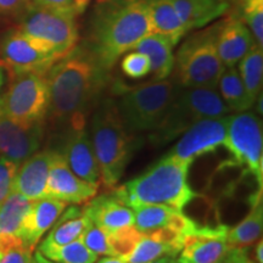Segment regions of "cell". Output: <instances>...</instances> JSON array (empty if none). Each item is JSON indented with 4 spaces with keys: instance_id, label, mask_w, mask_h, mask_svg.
<instances>
[{
    "instance_id": "cell-1",
    "label": "cell",
    "mask_w": 263,
    "mask_h": 263,
    "mask_svg": "<svg viewBox=\"0 0 263 263\" xmlns=\"http://www.w3.org/2000/svg\"><path fill=\"white\" fill-rule=\"evenodd\" d=\"M105 73L90 49L76 47L55 62L45 73L50 93L48 115L52 122L66 129L84 128L104 88Z\"/></svg>"
},
{
    "instance_id": "cell-2",
    "label": "cell",
    "mask_w": 263,
    "mask_h": 263,
    "mask_svg": "<svg viewBox=\"0 0 263 263\" xmlns=\"http://www.w3.org/2000/svg\"><path fill=\"white\" fill-rule=\"evenodd\" d=\"M153 33L146 0H112L97 12L90 51L105 70Z\"/></svg>"
},
{
    "instance_id": "cell-3",
    "label": "cell",
    "mask_w": 263,
    "mask_h": 263,
    "mask_svg": "<svg viewBox=\"0 0 263 263\" xmlns=\"http://www.w3.org/2000/svg\"><path fill=\"white\" fill-rule=\"evenodd\" d=\"M192 164L167 153L145 172L114 189V193L130 209L141 205H166L183 211L197 196L188 183Z\"/></svg>"
},
{
    "instance_id": "cell-4",
    "label": "cell",
    "mask_w": 263,
    "mask_h": 263,
    "mask_svg": "<svg viewBox=\"0 0 263 263\" xmlns=\"http://www.w3.org/2000/svg\"><path fill=\"white\" fill-rule=\"evenodd\" d=\"M89 137L100 172V182L108 189L116 188L133 151V136L127 132L114 100H105L94 111Z\"/></svg>"
},
{
    "instance_id": "cell-5",
    "label": "cell",
    "mask_w": 263,
    "mask_h": 263,
    "mask_svg": "<svg viewBox=\"0 0 263 263\" xmlns=\"http://www.w3.org/2000/svg\"><path fill=\"white\" fill-rule=\"evenodd\" d=\"M229 112V108L216 89L177 88L162 122L155 130L151 132L150 140L155 145H164L203 118L221 117Z\"/></svg>"
},
{
    "instance_id": "cell-6",
    "label": "cell",
    "mask_w": 263,
    "mask_h": 263,
    "mask_svg": "<svg viewBox=\"0 0 263 263\" xmlns=\"http://www.w3.org/2000/svg\"><path fill=\"white\" fill-rule=\"evenodd\" d=\"M176 89L173 82L167 80L122 89L114 103L128 133L137 136L155 130L162 122Z\"/></svg>"
},
{
    "instance_id": "cell-7",
    "label": "cell",
    "mask_w": 263,
    "mask_h": 263,
    "mask_svg": "<svg viewBox=\"0 0 263 263\" xmlns=\"http://www.w3.org/2000/svg\"><path fill=\"white\" fill-rule=\"evenodd\" d=\"M218 28L219 25L196 32L180 45L174 67L182 87L217 89L226 68L217 50Z\"/></svg>"
},
{
    "instance_id": "cell-8",
    "label": "cell",
    "mask_w": 263,
    "mask_h": 263,
    "mask_svg": "<svg viewBox=\"0 0 263 263\" xmlns=\"http://www.w3.org/2000/svg\"><path fill=\"white\" fill-rule=\"evenodd\" d=\"M74 11H60L31 3L22 12L20 31L62 59L77 47L80 32Z\"/></svg>"
},
{
    "instance_id": "cell-9",
    "label": "cell",
    "mask_w": 263,
    "mask_h": 263,
    "mask_svg": "<svg viewBox=\"0 0 263 263\" xmlns=\"http://www.w3.org/2000/svg\"><path fill=\"white\" fill-rule=\"evenodd\" d=\"M50 105L45 74L25 73L14 77L0 98V114L24 126L44 123Z\"/></svg>"
},
{
    "instance_id": "cell-10",
    "label": "cell",
    "mask_w": 263,
    "mask_h": 263,
    "mask_svg": "<svg viewBox=\"0 0 263 263\" xmlns=\"http://www.w3.org/2000/svg\"><path fill=\"white\" fill-rule=\"evenodd\" d=\"M224 147L232 155L233 166L244 167L254 176L258 188L263 183L262 121L252 111L229 115Z\"/></svg>"
},
{
    "instance_id": "cell-11",
    "label": "cell",
    "mask_w": 263,
    "mask_h": 263,
    "mask_svg": "<svg viewBox=\"0 0 263 263\" xmlns=\"http://www.w3.org/2000/svg\"><path fill=\"white\" fill-rule=\"evenodd\" d=\"M58 60L60 59L54 52L20 29L10 32L0 43V65L11 77L25 73L45 74Z\"/></svg>"
},
{
    "instance_id": "cell-12",
    "label": "cell",
    "mask_w": 263,
    "mask_h": 263,
    "mask_svg": "<svg viewBox=\"0 0 263 263\" xmlns=\"http://www.w3.org/2000/svg\"><path fill=\"white\" fill-rule=\"evenodd\" d=\"M228 122L229 115L203 118L184 132L178 143L168 153L190 163L199 157L215 153L224 146Z\"/></svg>"
},
{
    "instance_id": "cell-13",
    "label": "cell",
    "mask_w": 263,
    "mask_h": 263,
    "mask_svg": "<svg viewBox=\"0 0 263 263\" xmlns=\"http://www.w3.org/2000/svg\"><path fill=\"white\" fill-rule=\"evenodd\" d=\"M228 229L226 224H197L184 239L179 258L185 263H223L230 250Z\"/></svg>"
},
{
    "instance_id": "cell-14",
    "label": "cell",
    "mask_w": 263,
    "mask_h": 263,
    "mask_svg": "<svg viewBox=\"0 0 263 263\" xmlns=\"http://www.w3.org/2000/svg\"><path fill=\"white\" fill-rule=\"evenodd\" d=\"M100 184L88 183L72 172L59 150L55 153L49 168L45 197L66 203L82 205L97 195Z\"/></svg>"
},
{
    "instance_id": "cell-15",
    "label": "cell",
    "mask_w": 263,
    "mask_h": 263,
    "mask_svg": "<svg viewBox=\"0 0 263 263\" xmlns=\"http://www.w3.org/2000/svg\"><path fill=\"white\" fill-rule=\"evenodd\" d=\"M44 138V123L24 126L0 114V156L24 162L37 153Z\"/></svg>"
},
{
    "instance_id": "cell-16",
    "label": "cell",
    "mask_w": 263,
    "mask_h": 263,
    "mask_svg": "<svg viewBox=\"0 0 263 263\" xmlns=\"http://www.w3.org/2000/svg\"><path fill=\"white\" fill-rule=\"evenodd\" d=\"M59 153L76 176L88 183L100 184V172L87 128L66 130L64 145Z\"/></svg>"
},
{
    "instance_id": "cell-17",
    "label": "cell",
    "mask_w": 263,
    "mask_h": 263,
    "mask_svg": "<svg viewBox=\"0 0 263 263\" xmlns=\"http://www.w3.org/2000/svg\"><path fill=\"white\" fill-rule=\"evenodd\" d=\"M57 150L37 151L20 163L12 183V192L31 201L45 197L49 168Z\"/></svg>"
},
{
    "instance_id": "cell-18",
    "label": "cell",
    "mask_w": 263,
    "mask_h": 263,
    "mask_svg": "<svg viewBox=\"0 0 263 263\" xmlns=\"http://www.w3.org/2000/svg\"><path fill=\"white\" fill-rule=\"evenodd\" d=\"M255 44L254 35L241 18H227L217 33V50L224 67H235Z\"/></svg>"
},
{
    "instance_id": "cell-19",
    "label": "cell",
    "mask_w": 263,
    "mask_h": 263,
    "mask_svg": "<svg viewBox=\"0 0 263 263\" xmlns=\"http://www.w3.org/2000/svg\"><path fill=\"white\" fill-rule=\"evenodd\" d=\"M68 203L50 197L34 200L22 222L20 238L34 251L42 236L54 226Z\"/></svg>"
},
{
    "instance_id": "cell-20",
    "label": "cell",
    "mask_w": 263,
    "mask_h": 263,
    "mask_svg": "<svg viewBox=\"0 0 263 263\" xmlns=\"http://www.w3.org/2000/svg\"><path fill=\"white\" fill-rule=\"evenodd\" d=\"M85 215L95 226L100 227L107 233L123 227L134 226V211L124 205L114 192L91 197L83 206Z\"/></svg>"
},
{
    "instance_id": "cell-21",
    "label": "cell",
    "mask_w": 263,
    "mask_h": 263,
    "mask_svg": "<svg viewBox=\"0 0 263 263\" xmlns=\"http://www.w3.org/2000/svg\"><path fill=\"white\" fill-rule=\"evenodd\" d=\"M31 205V200L14 192L0 205V255L18 246H27L20 238V232Z\"/></svg>"
},
{
    "instance_id": "cell-22",
    "label": "cell",
    "mask_w": 263,
    "mask_h": 263,
    "mask_svg": "<svg viewBox=\"0 0 263 263\" xmlns=\"http://www.w3.org/2000/svg\"><path fill=\"white\" fill-rule=\"evenodd\" d=\"M171 3L188 32L211 24L229 8L226 0H171Z\"/></svg>"
},
{
    "instance_id": "cell-23",
    "label": "cell",
    "mask_w": 263,
    "mask_h": 263,
    "mask_svg": "<svg viewBox=\"0 0 263 263\" xmlns=\"http://www.w3.org/2000/svg\"><path fill=\"white\" fill-rule=\"evenodd\" d=\"M176 44L166 35L159 33H150L139 43L133 50L143 52L149 58L151 71L155 81L166 80L174 68L173 48Z\"/></svg>"
},
{
    "instance_id": "cell-24",
    "label": "cell",
    "mask_w": 263,
    "mask_h": 263,
    "mask_svg": "<svg viewBox=\"0 0 263 263\" xmlns=\"http://www.w3.org/2000/svg\"><path fill=\"white\" fill-rule=\"evenodd\" d=\"M251 210L241 222L228 229L227 242L230 248H250L261 238L263 229L262 188L250 197Z\"/></svg>"
},
{
    "instance_id": "cell-25",
    "label": "cell",
    "mask_w": 263,
    "mask_h": 263,
    "mask_svg": "<svg viewBox=\"0 0 263 263\" xmlns=\"http://www.w3.org/2000/svg\"><path fill=\"white\" fill-rule=\"evenodd\" d=\"M90 218L85 215L83 207L77 205L66 207L58 221L51 227L50 232L41 244L43 245H65L73 240L80 239L84 230L89 227Z\"/></svg>"
},
{
    "instance_id": "cell-26",
    "label": "cell",
    "mask_w": 263,
    "mask_h": 263,
    "mask_svg": "<svg viewBox=\"0 0 263 263\" xmlns=\"http://www.w3.org/2000/svg\"><path fill=\"white\" fill-rule=\"evenodd\" d=\"M153 33L166 35L174 44L188 33L171 0H146Z\"/></svg>"
},
{
    "instance_id": "cell-27",
    "label": "cell",
    "mask_w": 263,
    "mask_h": 263,
    "mask_svg": "<svg viewBox=\"0 0 263 263\" xmlns=\"http://www.w3.org/2000/svg\"><path fill=\"white\" fill-rule=\"evenodd\" d=\"M217 87H219V95L229 111L244 112V111L250 110L256 103L249 94V91L246 90L238 68H224L219 77Z\"/></svg>"
},
{
    "instance_id": "cell-28",
    "label": "cell",
    "mask_w": 263,
    "mask_h": 263,
    "mask_svg": "<svg viewBox=\"0 0 263 263\" xmlns=\"http://www.w3.org/2000/svg\"><path fill=\"white\" fill-rule=\"evenodd\" d=\"M38 252L50 261L59 263H95L99 257L85 246L81 238L65 245L39 244Z\"/></svg>"
},
{
    "instance_id": "cell-29",
    "label": "cell",
    "mask_w": 263,
    "mask_h": 263,
    "mask_svg": "<svg viewBox=\"0 0 263 263\" xmlns=\"http://www.w3.org/2000/svg\"><path fill=\"white\" fill-rule=\"evenodd\" d=\"M239 73L246 90L256 101L262 93L263 83V49L257 44L252 45L250 51L239 62Z\"/></svg>"
},
{
    "instance_id": "cell-30",
    "label": "cell",
    "mask_w": 263,
    "mask_h": 263,
    "mask_svg": "<svg viewBox=\"0 0 263 263\" xmlns=\"http://www.w3.org/2000/svg\"><path fill=\"white\" fill-rule=\"evenodd\" d=\"M134 227L143 234L168 224L171 217L177 210L166 205H141L133 209Z\"/></svg>"
},
{
    "instance_id": "cell-31",
    "label": "cell",
    "mask_w": 263,
    "mask_h": 263,
    "mask_svg": "<svg viewBox=\"0 0 263 263\" xmlns=\"http://www.w3.org/2000/svg\"><path fill=\"white\" fill-rule=\"evenodd\" d=\"M143 236L134 226H128L107 233L110 256L127 259Z\"/></svg>"
},
{
    "instance_id": "cell-32",
    "label": "cell",
    "mask_w": 263,
    "mask_h": 263,
    "mask_svg": "<svg viewBox=\"0 0 263 263\" xmlns=\"http://www.w3.org/2000/svg\"><path fill=\"white\" fill-rule=\"evenodd\" d=\"M166 255L176 257L168 246L162 244L159 240L151 238L149 234H143L136 249L126 261L128 263H147Z\"/></svg>"
},
{
    "instance_id": "cell-33",
    "label": "cell",
    "mask_w": 263,
    "mask_h": 263,
    "mask_svg": "<svg viewBox=\"0 0 263 263\" xmlns=\"http://www.w3.org/2000/svg\"><path fill=\"white\" fill-rule=\"evenodd\" d=\"M241 20L248 26L255 43L263 48V0H240Z\"/></svg>"
},
{
    "instance_id": "cell-34",
    "label": "cell",
    "mask_w": 263,
    "mask_h": 263,
    "mask_svg": "<svg viewBox=\"0 0 263 263\" xmlns=\"http://www.w3.org/2000/svg\"><path fill=\"white\" fill-rule=\"evenodd\" d=\"M121 68L127 77L132 80H139L150 73L151 66L149 58L139 51H132L123 58L121 62Z\"/></svg>"
},
{
    "instance_id": "cell-35",
    "label": "cell",
    "mask_w": 263,
    "mask_h": 263,
    "mask_svg": "<svg viewBox=\"0 0 263 263\" xmlns=\"http://www.w3.org/2000/svg\"><path fill=\"white\" fill-rule=\"evenodd\" d=\"M82 241L85 246L98 256H110V248H108L107 232L100 227L90 223L89 227L84 230L81 236Z\"/></svg>"
},
{
    "instance_id": "cell-36",
    "label": "cell",
    "mask_w": 263,
    "mask_h": 263,
    "mask_svg": "<svg viewBox=\"0 0 263 263\" xmlns=\"http://www.w3.org/2000/svg\"><path fill=\"white\" fill-rule=\"evenodd\" d=\"M20 164L0 156V205L12 192L15 174Z\"/></svg>"
},
{
    "instance_id": "cell-37",
    "label": "cell",
    "mask_w": 263,
    "mask_h": 263,
    "mask_svg": "<svg viewBox=\"0 0 263 263\" xmlns=\"http://www.w3.org/2000/svg\"><path fill=\"white\" fill-rule=\"evenodd\" d=\"M0 263H34L33 250L27 246H18L0 255Z\"/></svg>"
},
{
    "instance_id": "cell-38",
    "label": "cell",
    "mask_w": 263,
    "mask_h": 263,
    "mask_svg": "<svg viewBox=\"0 0 263 263\" xmlns=\"http://www.w3.org/2000/svg\"><path fill=\"white\" fill-rule=\"evenodd\" d=\"M31 0H0V16H10L24 12Z\"/></svg>"
},
{
    "instance_id": "cell-39",
    "label": "cell",
    "mask_w": 263,
    "mask_h": 263,
    "mask_svg": "<svg viewBox=\"0 0 263 263\" xmlns=\"http://www.w3.org/2000/svg\"><path fill=\"white\" fill-rule=\"evenodd\" d=\"M223 263H256L249 255V248H230Z\"/></svg>"
},
{
    "instance_id": "cell-40",
    "label": "cell",
    "mask_w": 263,
    "mask_h": 263,
    "mask_svg": "<svg viewBox=\"0 0 263 263\" xmlns=\"http://www.w3.org/2000/svg\"><path fill=\"white\" fill-rule=\"evenodd\" d=\"M35 5L60 11H73V0H33Z\"/></svg>"
},
{
    "instance_id": "cell-41",
    "label": "cell",
    "mask_w": 263,
    "mask_h": 263,
    "mask_svg": "<svg viewBox=\"0 0 263 263\" xmlns=\"http://www.w3.org/2000/svg\"><path fill=\"white\" fill-rule=\"evenodd\" d=\"M90 4V0H73V11L76 15H82Z\"/></svg>"
},
{
    "instance_id": "cell-42",
    "label": "cell",
    "mask_w": 263,
    "mask_h": 263,
    "mask_svg": "<svg viewBox=\"0 0 263 263\" xmlns=\"http://www.w3.org/2000/svg\"><path fill=\"white\" fill-rule=\"evenodd\" d=\"M254 261L256 263H263V242H262V239H259V241L255 246Z\"/></svg>"
},
{
    "instance_id": "cell-43",
    "label": "cell",
    "mask_w": 263,
    "mask_h": 263,
    "mask_svg": "<svg viewBox=\"0 0 263 263\" xmlns=\"http://www.w3.org/2000/svg\"><path fill=\"white\" fill-rule=\"evenodd\" d=\"M95 263H128L126 259L115 257V256H105L103 258H99Z\"/></svg>"
},
{
    "instance_id": "cell-44",
    "label": "cell",
    "mask_w": 263,
    "mask_h": 263,
    "mask_svg": "<svg viewBox=\"0 0 263 263\" xmlns=\"http://www.w3.org/2000/svg\"><path fill=\"white\" fill-rule=\"evenodd\" d=\"M34 263H59V262H54V261H50V259H48L47 257H44L41 252H35L34 255Z\"/></svg>"
},
{
    "instance_id": "cell-45",
    "label": "cell",
    "mask_w": 263,
    "mask_h": 263,
    "mask_svg": "<svg viewBox=\"0 0 263 263\" xmlns=\"http://www.w3.org/2000/svg\"><path fill=\"white\" fill-rule=\"evenodd\" d=\"M173 258H176V257H172V256L166 255V256H161V257H159V258L153 259V261H150L147 263H171L173 261Z\"/></svg>"
},
{
    "instance_id": "cell-46",
    "label": "cell",
    "mask_w": 263,
    "mask_h": 263,
    "mask_svg": "<svg viewBox=\"0 0 263 263\" xmlns=\"http://www.w3.org/2000/svg\"><path fill=\"white\" fill-rule=\"evenodd\" d=\"M4 82H5L4 68H3L2 65H0V98H2V89H3V85H4Z\"/></svg>"
},
{
    "instance_id": "cell-47",
    "label": "cell",
    "mask_w": 263,
    "mask_h": 263,
    "mask_svg": "<svg viewBox=\"0 0 263 263\" xmlns=\"http://www.w3.org/2000/svg\"><path fill=\"white\" fill-rule=\"evenodd\" d=\"M171 263H185V262L182 261V259H180V258L178 257V258H173V261L171 262Z\"/></svg>"
}]
</instances>
